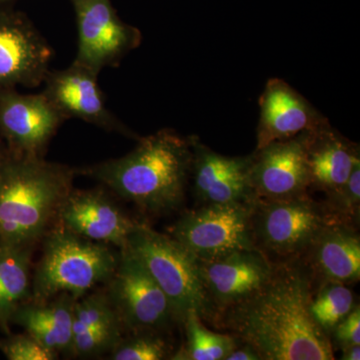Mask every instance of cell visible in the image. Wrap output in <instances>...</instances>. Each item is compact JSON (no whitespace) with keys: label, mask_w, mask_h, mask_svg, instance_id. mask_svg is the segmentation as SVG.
<instances>
[{"label":"cell","mask_w":360,"mask_h":360,"mask_svg":"<svg viewBox=\"0 0 360 360\" xmlns=\"http://www.w3.org/2000/svg\"><path fill=\"white\" fill-rule=\"evenodd\" d=\"M191 160V136L161 129L139 139L127 155L84 168L80 174L98 180L144 212L161 214L184 202Z\"/></svg>","instance_id":"7a4b0ae2"},{"label":"cell","mask_w":360,"mask_h":360,"mask_svg":"<svg viewBox=\"0 0 360 360\" xmlns=\"http://www.w3.org/2000/svg\"><path fill=\"white\" fill-rule=\"evenodd\" d=\"M331 341L340 349L350 345H360V309L357 303L354 309L333 329Z\"/></svg>","instance_id":"f1b7e54d"},{"label":"cell","mask_w":360,"mask_h":360,"mask_svg":"<svg viewBox=\"0 0 360 360\" xmlns=\"http://www.w3.org/2000/svg\"><path fill=\"white\" fill-rule=\"evenodd\" d=\"M257 149L316 129L328 118L288 82L271 78L259 98Z\"/></svg>","instance_id":"2e32d148"},{"label":"cell","mask_w":360,"mask_h":360,"mask_svg":"<svg viewBox=\"0 0 360 360\" xmlns=\"http://www.w3.org/2000/svg\"><path fill=\"white\" fill-rule=\"evenodd\" d=\"M75 302L73 296L63 293L51 303H22L14 312L11 323L25 328L28 335L56 354L70 352Z\"/></svg>","instance_id":"ffe728a7"},{"label":"cell","mask_w":360,"mask_h":360,"mask_svg":"<svg viewBox=\"0 0 360 360\" xmlns=\"http://www.w3.org/2000/svg\"><path fill=\"white\" fill-rule=\"evenodd\" d=\"M224 360H262L257 350L248 343L239 341L236 347L227 355Z\"/></svg>","instance_id":"f546056e"},{"label":"cell","mask_w":360,"mask_h":360,"mask_svg":"<svg viewBox=\"0 0 360 360\" xmlns=\"http://www.w3.org/2000/svg\"><path fill=\"white\" fill-rule=\"evenodd\" d=\"M341 350H342L341 360L360 359V345H350V347L342 348Z\"/></svg>","instance_id":"4dcf8cb0"},{"label":"cell","mask_w":360,"mask_h":360,"mask_svg":"<svg viewBox=\"0 0 360 360\" xmlns=\"http://www.w3.org/2000/svg\"><path fill=\"white\" fill-rule=\"evenodd\" d=\"M305 148L310 189L326 196L340 191L360 163L359 146L333 129L328 120L307 131Z\"/></svg>","instance_id":"d6986e66"},{"label":"cell","mask_w":360,"mask_h":360,"mask_svg":"<svg viewBox=\"0 0 360 360\" xmlns=\"http://www.w3.org/2000/svg\"><path fill=\"white\" fill-rule=\"evenodd\" d=\"M63 226L96 243L122 248L139 222L99 191H71L58 212Z\"/></svg>","instance_id":"e0dca14e"},{"label":"cell","mask_w":360,"mask_h":360,"mask_svg":"<svg viewBox=\"0 0 360 360\" xmlns=\"http://www.w3.org/2000/svg\"><path fill=\"white\" fill-rule=\"evenodd\" d=\"M13 1H14V0H0V8H1V7L8 6Z\"/></svg>","instance_id":"d6a6232c"},{"label":"cell","mask_w":360,"mask_h":360,"mask_svg":"<svg viewBox=\"0 0 360 360\" xmlns=\"http://www.w3.org/2000/svg\"><path fill=\"white\" fill-rule=\"evenodd\" d=\"M307 131L257 149L251 155L250 184L255 198L286 200L309 193Z\"/></svg>","instance_id":"4fadbf2b"},{"label":"cell","mask_w":360,"mask_h":360,"mask_svg":"<svg viewBox=\"0 0 360 360\" xmlns=\"http://www.w3.org/2000/svg\"><path fill=\"white\" fill-rule=\"evenodd\" d=\"M53 49L25 14L0 8V90L39 86Z\"/></svg>","instance_id":"30bf717a"},{"label":"cell","mask_w":360,"mask_h":360,"mask_svg":"<svg viewBox=\"0 0 360 360\" xmlns=\"http://www.w3.org/2000/svg\"><path fill=\"white\" fill-rule=\"evenodd\" d=\"M193 139L191 177L200 205H224L255 200L250 184L252 156H226Z\"/></svg>","instance_id":"9a60e30c"},{"label":"cell","mask_w":360,"mask_h":360,"mask_svg":"<svg viewBox=\"0 0 360 360\" xmlns=\"http://www.w3.org/2000/svg\"><path fill=\"white\" fill-rule=\"evenodd\" d=\"M111 359L161 360L169 356L170 347L161 333H135L113 348Z\"/></svg>","instance_id":"d4e9b609"},{"label":"cell","mask_w":360,"mask_h":360,"mask_svg":"<svg viewBox=\"0 0 360 360\" xmlns=\"http://www.w3.org/2000/svg\"><path fill=\"white\" fill-rule=\"evenodd\" d=\"M75 170L9 153L0 170V243L33 245L72 191Z\"/></svg>","instance_id":"3957f363"},{"label":"cell","mask_w":360,"mask_h":360,"mask_svg":"<svg viewBox=\"0 0 360 360\" xmlns=\"http://www.w3.org/2000/svg\"><path fill=\"white\" fill-rule=\"evenodd\" d=\"M6 148H4V141L0 137V170H1L2 165H4V160H6Z\"/></svg>","instance_id":"1f68e13d"},{"label":"cell","mask_w":360,"mask_h":360,"mask_svg":"<svg viewBox=\"0 0 360 360\" xmlns=\"http://www.w3.org/2000/svg\"><path fill=\"white\" fill-rule=\"evenodd\" d=\"M255 200L198 205L184 213L168 229V236L200 260L257 250L251 227Z\"/></svg>","instance_id":"52a82bcc"},{"label":"cell","mask_w":360,"mask_h":360,"mask_svg":"<svg viewBox=\"0 0 360 360\" xmlns=\"http://www.w3.org/2000/svg\"><path fill=\"white\" fill-rule=\"evenodd\" d=\"M122 324L110 297L94 295L75 302L73 309V335L89 329L122 328Z\"/></svg>","instance_id":"cb8c5ba5"},{"label":"cell","mask_w":360,"mask_h":360,"mask_svg":"<svg viewBox=\"0 0 360 360\" xmlns=\"http://www.w3.org/2000/svg\"><path fill=\"white\" fill-rule=\"evenodd\" d=\"M97 77L94 71L73 61L65 70L49 71L42 94L66 120L78 118L108 131L134 136L108 110Z\"/></svg>","instance_id":"5bb4252c"},{"label":"cell","mask_w":360,"mask_h":360,"mask_svg":"<svg viewBox=\"0 0 360 360\" xmlns=\"http://www.w3.org/2000/svg\"><path fill=\"white\" fill-rule=\"evenodd\" d=\"M118 260L120 255L104 243L63 226L56 229L45 239L33 278V302H47L59 293H68L77 300L96 284L110 281Z\"/></svg>","instance_id":"277c9868"},{"label":"cell","mask_w":360,"mask_h":360,"mask_svg":"<svg viewBox=\"0 0 360 360\" xmlns=\"http://www.w3.org/2000/svg\"><path fill=\"white\" fill-rule=\"evenodd\" d=\"M324 205L338 221L359 229L360 214V163L355 165L349 179L340 191L326 196Z\"/></svg>","instance_id":"484cf974"},{"label":"cell","mask_w":360,"mask_h":360,"mask_svg":"<svg viewBox=\"0 0 360 360\" xmlns=\"http://www.w3.org/2000/svg\"><path fill=\"white\" fill-rule=\"evenodd\" d=\"M198 264L212 314L210 323L225 310L259 290L274 266L257 250L236 251L215 259H198Z\"/></svg>","instance_id":"7c38bea8"},{"label":"cell","mask_w":360,"mask_h":360,"mask_svg":"<svg viewBox=\"0 0 360 360\" xmlns=\"http://www.w3.org/2000/svg\"><path fill=\"white\" fill-rule=\"evenodd\" d=\"M110 281L108 297L122 326L132 333H165L177 322L167 296L129 251L122 248Z\"/></svg>","instance_id":"ba28073f"},{"label":"cell","mask_w":360,"mask_h":360,"mask_svg":"<svg viewBox=\"0 0 360 360\" xmlns=\"http://www.w3.org/2000/svg\"><path fill=\"white\" fill-rule=\"evenodd\" d=\"M0 350L9 360H53L58 355L28 333L0 340Z\"/></svg>","instance_id":"83f0119b"},{"label":"cell","mask_w":360,"mask_h":360,"mask_svg":"<svg viewBox=\"0 0 360 360\" xmlns=\"http://www.w3.org/2000/svg\"><path fill=\"white\" fill-rule=\"evenodd\" d=\"M32 253V245L0 243V328L6 333L30 292Z\"/></svg>","instance_id":"44dd1931"},{"label":"cell","mask_w":360,"mask_h":360,"mask_svg":"<svg viewBox=\"0 0 360 360\" xmlns=\"http://www.w3.org/2000/svg\"><path fill=\"white\" fill-rule=\"evenodd\" d=\"M77 16L78 49L75 63L99 75L120 65L141 44L139 28L118 16L110 0H71Z\"/></svg>","instance_id":"9c48e42d"},{"label":"cell","mask_w":360,"mask_h":360,"mask_svg":"<svg viewBox=\"0 0 360 360\" xmlns=\"http://www.w3.org/2000/svg\"><path fill=\"white\" fill-rule=\"evenodd\" d=\"M316 288L302 259L274 264L259 290L212 324L255 348L262 360H333L330 336L310 312Z\"/></svg>","instance_id":"6da1fadb"},{"label":"cell","mask_w":360,"mask_h":360,"mask_svg":"<svg viewBox=\"0 0 360 360\" xmlns=\"http://www.w3.org/2000/svg\"><path fill=\"white\" fill-rule=\"evenodd\" d=\"M65 120L42 92L22 94L16 89L0 90V137L13 155L44 158Z\"/></svg>","instance_id":"8fae6325"},{"label":"cell","mask_w":360,"mask_h":360,"mask_svg":"<svg viewBox=\"0 0 360 360\" xmlns=\"http://www.w3.org/2000/svg\"><path fill=\"white\" fill-rule=\"evenodd\" d=\"M122 328L89 329L73 335L70 352L79 356H94L113 349L122 340Z\"/></svg>","instance_id":"4316f807"},{"label":"cell","mask_w":360,"mask_h":360,"mask_svg":"<svg viewBox=\"0 0 360 360\" xmlns=\"http://www.w3.org/2000/svg\"><path fill=\"white\" fill-rule=\"evenodd\" d=\"M317 285L349 284L360 278V238L357 227L338 220L326 225L302 258Z\"/></svg>","instance_id":"ac0fdd59"},{"label":"cell","mask_w":360,"mask_h":360,"mask_svg":"<svg viewBox=\"0 0 360 360\" xmlns=\"http://www.w3.org/2000/svg\"><path fill=\"white\" fill-rule=\"evenodd\" d=\"M333 219L324 203L309 193L286 200L257 198L251 225L253 245L274 264L302 259Z\"/></svg>","instance_id":"8992f818"},{"label":"cell","mask_w":360,"mask_h":360,"mask_svg":"<svg viewBox=\"0 0 360 360\" xmlns=\"http://www.w3.org/2000/svg\"><path fill=\"white\" fill-rule=\"evenodd\" d=\"M123 250L129 251L153 277L172 305L177 322L195 312L210 322V304L201 281L198 259L175 239L139 224Z\"/></svg>","instance_id":"5b68a950"},{"label":"cell","mask_w":360,"mask_h":360,"mask_svg":"<svg viewBox=\"0 0 360 360\" xmlns=\"http://www.w3.org/2000/svg\"><path fill=\"white\" fill-rule=\"evenodd\" d=\"M181 324L186 330V345L172 355V359L224 360L238 345V338L231 333L210 330L195 312L187 315Z\"/></svg>","instance_id":"7402d4cb"},{"label":"cell","mask_w":360,"mask_h":360,"mask_svg":"<svg viewBox=\"0 0 360 360\" xmlns=\"http://www.w3.org/2000/svg\"><path fill=\"white\" fill-rule=\"evenodd\" d=\"M356 304L354 292L347 284L328 281L317 285L310 303V312L317 326L330 336L335 326Z\"/></svg>","instance_id":"603a6c76"}]
</instances>
